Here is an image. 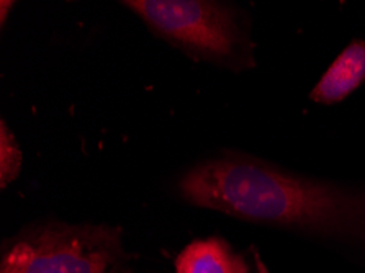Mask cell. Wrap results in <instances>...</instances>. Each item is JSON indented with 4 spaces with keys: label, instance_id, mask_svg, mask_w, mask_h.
<instances>
[{
    "label": "cell",
    "instance_id": "277c9868",
    "mask_svg": "<svg viewBox=\"0 0 365 273\" xmlns=\"http://www.w3.org/2000/svg\"><path fill=\"white\" fill-rule=\"evenodd\" d=\"M175 273H251L245 255L221 239H202L182 250Z\"/></svg>",
    "mask_w": 365,
    "mask_h": 273
},
{
    "label": "cell",
    "instance_id": "3957f363",
    "mask_svg": "<svg viewBox=\"0 0 365 273\" xmlns=\"http://www.w3.org/2000/svg\"><path fill=\"white\" fill-rule=\"evenodd\" d=\"M365 79V41H356L337 56L322 81L313 88L312 98L319 103L344 100Z\"/></svg>",
    "mask_w": 365,
    "mask_h": 273
},
{
    "label": "cell",
    "instance_id": "8992f818",
    "mask_svg": "<svg viewBox=\"0 0 365 273\" xmlns=\"http://www.w3.org/2000/svg\"><path fill=\"white\" fill-rule=\"evenodd\" d=\"M12 2H2V4H0V10H2V14H0V20H2V24H4V21L5 20H7V10L9 9H12Z\"/></svg>",
    "mask_w": 365,
    "mask_h": 273
},
{
    "label": "cell",
    "instance_id": "7a4b0ae2",
    "mask_svg": "<svg viewBox=\"0 0 365 273\" xmlns=\"http://www.w3.org/2000/svg\"><path fill=\"white\" fill-rule=\"evenodd\" d=\"M126 7L170 43L213 61H230L240 35L230 10L200 0H130Z\"/></svg>",
    "mask_w": 365,
    "mask_h": 273
},
{
    "label": "cell",
    "instance_id": "5b68a950",
    "mask_svg": "<svg viewBox=\"0 0 365 273\" xmlns=\"http://www.w3.org/2000/svg\"><path fill=\"white\" fill-rule=\"evenodd\" d=\"M21 167V153L15 138L9 131L5 121L0 125V185L5 188L19 175Z\"/></svg>",
    "mask_w": 365,
    "mask_h": 273
},
{
    "label": "cell",
    "instance_id": "6da1fadb",
    "mask_svg": "<svg viewBox=\"0 0 365 273\" xmlns=\"http://www.w3.org/2000/svg\"><path fill=\"white\" fill-rule=\"evenodd\" d=\"M120 237L105 226L49 225L4 254L0 273H120Z\"/></svg>",
    "mask_w": 365,
    "mask_h": 273
}]
</instances>
